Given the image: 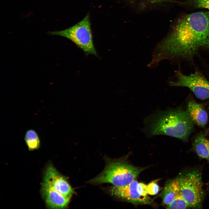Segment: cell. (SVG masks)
<instances>
[{"label":"cell","instance_id":"obj_1","mask_svg":"<svg viewBox=\"0 0 209 209\" xmlns=\"http://www.w3.org/2000/svg\"><path fill=\"white\" fill-rule=\"evenodd\" d=\"M209 49V12L187 15L178 22L171 32L156 44L148 64L154 67L164 59H190L201 48Z\"/></svg>","mask_w":209,"mask_h":209},{"label":"cell","instance_id":"obj_2","mask_svg":"<svg viewBox=\"0 0 209 209\" xmlns=\"http://www.w3.org/2000/svg\"><path fill=\"white\" fill-rule=\"evenodd\" d=\"M143 130L147 137L165 135L186 141L192 132L193 122L181 107L157 111L147 116Z\"/></svg>","mask_w":209,"mask_h":209},{"label":"cell","instance_id":"obj_3","mask_svg":"<svg viewBox=\"0 0 209 209\" xmlns=\"http://www.w3.org/2000/svg\"><path fill=\"white\" fill-rule=\"evenodd\" d=\"M144 169L123 160H113L108 162L102 172L89 182L94 184L108 183L116 187L125 186L134 180Z\"/></svg>","mask_w":209,"mask_h":209},{"label":"cell","instance_id":"obj_4","mask_svg":"<svg viewBox=\"0 0 209 209\" xmlns=\"http://www.w3.org/2000/svg\"><path fill=\"white\" fill-rule=\"evenodd\" d=\"M51 35L64 37L71 40L85 53L97 56L93 43L89 16L65 30L49 32Z\"/></svg>","mask_w":209,"mask_h":209},{"label":"cell","instance_id":"obj_5","mask_svg":"<svg viewBox=\"0 0 209 209\" xmlns=\"http://www.w3.org/2000/svg\"><path fill=\"white\" fill-rule=\"evenodd\" d=\"M178 177L181 194L190 207L200 208L204 196L201 173L197 170H192Z\"/></svg>","mask_w":209,"mask_h":209},{"label":"cell","instance_id":"obj_6","mask_svg":"<svg viewBox=\"0 0 209 209\" xmlns=\"http://www.w3.org/2000/svg\"><path fill=\"white\" fill-rule=\"evenodd\" d=\"M147 185L134 180L123 186H114L111 189L112 194L134 205L150 204L152 200L147 195Z\"/></svg>","mask_w":209,"mask_h":209},{"label":"cell","instance_id":"obj_7","mask_svg":"<svg viewBox=\"0 0 209 209\" xmlns=\"http://www.w3.org/2000/svg\"><path fill=\"white\" fill-rule=\"evenodd\" d=\"M176 80L170 82V85L187 87L201 100L209 99V82L197 74L185 75L179 71H175Z\"/></svg>","mask_w":209,"mask_h":209},{"label":"cell","instance_id":"obj_8","mask_svg":"<svg viewBox=\"0 0 209 209\" xmlns=\"http://www.w3.org/2000/svg\"><path fill=\"white\" fill-rule=\"evenodd\" d=\"M44 181L47 183L64 197L70 199L74 192L65 178L52 164L45 172Z\"/></svg>","mask_w":209,"mask_h":209},{"label":"cell","instance_id":"obj_9","mask_svg":"<svg viewBox=\"0 0 209 209\" xmlns=\"http://www.w3.org/2000/svg\"><path fill=\"white\" fill-rule=\"evenodd\" d=\"M41 193L46 206L51 208H65L70 199L64 197L44 181L42 184Z\"/></svg>","mask_w":209,"mask_h":209},{"label":"cell","instance_id":"obj_10","mask_svg":"<svg viewBox=\"0 0 209 209\" xmlns=\"http://www.w3.org/2000/svg\"><path fill=\"white\" fill-rule=\"evenodd\" d=\"M187 111L193 123L201 127H205L208 122V115L202 105L191 100L188 103Z\"/></svg>","mask_w":209,"mask_h":209},{"label":"cell","instance_id":"obj_11","mask_svg":"<svg viewBox=\"0 0 209 209\" xmlns=\"http://www.w3.org/2000/svg\"><path fill=\"white\" fill-rule=\"evenodd\" d=\"M181 194L178 177L167 182L159 195L162 200L163 204L169 205Z\"/></svg>","mask_w":209,"mask_h":209},{"label":"cell","instance_id":"obj_12","mask_svg":"<svg viewBox=\"0 0 209 209\" xmlns=\"http://www.w3.org/2000/svg\"><path fill=\"white\" fill-rule=\"evenodd\" d=\"M192 149L199 158L209 161V140L203 133H201L196 136Z\"/></svg>","mask_w":209,"mask_h":209},{"label":"cell","instance_id":"obj_13","mask_svg":"<svg viewBox=\"0 0 209 209\" xmlns=\"http://www.w3.org/2000/svg\"><path fill=\"white\" fill-rule=\"evenodd\" d=\"M24 140L29 151L37 149L40 147V142L39 137L37 133L33 129H30L26 131Z\"/></svg>","mask_w":209,"mask_h":209},{"label":"cell","instance_id":"obj_14","mask_svg":"<svg viewBox=\"0 0 209 209\" xmlns=\"http://www.w3.org/2000/svg\"><path fill=\"white\" fill-rule=\"evenodd\" d=\"M167 209H186L190 206L180 194L169 205L166 206Z\"/></svg>","mask_w":209,"mask_h":209},{"label":"cell","instance_id":"obj_15","mask_svg":"<svg viewBox=\"0 0 209 209\" xmlns=\"http://www.w3.org/2000/svg\"><path fill=\"white\" fill-rule=\"evenodd\" d=\"M146 188L148 194L152 195L156 194L159 190V187L158 184L153 181L147 185Z\"/></svg>","mask_w":209,"mask_h":209},{"label":"cell","instance_id":"obj_16","mask_svg":"<svg viewBox=\"0 0 209 209\" xmlns=\"http://www.w3.org/2000/svg\"><path fill=\"white\" fill-rule=\"evenodd\" d=\"M194 2L198 8L209 9V0H194Z\"/></svg>","mask_w":209,"mask_h":209},{"label":"cell","instance_id":"obj_17","mask_svg":"<svg viewBox=\"0 0 209 209\" xmlns=\"http://www.w3.org/2000/svg\"><path fill=\"white\" fill-rule=\"evenodd\" d=\"M208 108L209 109V107H208ZM208 133H209V127L206 129V132L205 133V134H208Z\"/></svg>","mask_w":209,"mask_h":209},{"label":"cell","instance_id":"obj_18","mask_svg":"<svg viewBox=\"0 0 209 209\" xmlns=\"http://www.w3.org/2000/svg\"><path fill=\"white\" fill-rule=\"evenodd\" d=\"M148 0V1H161V0Z\"/></svg>","mask_w":209,"mask_h":209}]
</instances>
